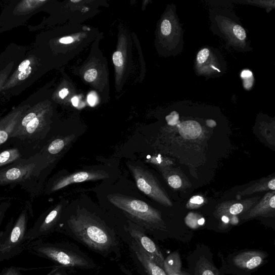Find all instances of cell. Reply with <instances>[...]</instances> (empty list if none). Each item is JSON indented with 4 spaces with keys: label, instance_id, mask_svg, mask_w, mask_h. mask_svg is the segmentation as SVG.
I'll return each instance as SVG.
<instances>
[{
    "label": "cell",
    "instance_id": "7a4b0ae2",
    "mask_svg": "<svg viewBox=\"0 0 275 275\" xmlns=\"http://www.w3.org/2000/svg\"><path fill=\"white\" fill-rule=\"evenodd\" d=\"M69 222L75 236L94 251L104 252L114 244L106 227L89 216L79 215Z\"/></svg>",
    "mask_w": 275,
    "mask_h": 275
},
{
    "label": "cell",
    "instance_id": "44dd1931",
    "mask_svg": "<svg viewBox=\"0 0 275 275\" xmlns=\"http://www.w3.org/2000/svg\"><path fill=\"white\" fill-rule=\"evenodd\" d=\"M98 72L96 69H90V70L85 73L84 79L86 81L90 82L96 80Z\"/></svg>",
    "mask_w": 275,
    "mask_h": 275
},
{
    "label": "cell",
    "instance_id": "6da1fadb",
    "mask_svg": "<svg viewBox=\"0 0 275 275\" xmlns=\"http://www.w3.org/2000/svg\"><path fill=\"white\" fill-rule=\"evenodd\" d=\"M51 163L38 152L0 168V187L19 186L31 197L39 196L43 191Z\"/></svg>",
    "mask_w": 275,
    "mask_h": 275
},
{
    "label": "cell",
    "instance_id": "74e56055",
    "mask_svg": "<svg viewBox=\"0 0 275 275\" xmlns=\"http://www.w3.org/2000/svg\"><path fill=\"white\" fill-rule=\"evenodd\" d=\"M222 221H223V222H224L225 223H228L229 222L228 218H227L226 216H223L222 217Z\"/></svg>",
    "mask_w": 275,
    "mask_h": 275
},
{
    "label": "cell",
    "instance_id": "4fadbf2b",
    "mask_svg": "<svg viewBox=\"0 0 275 275\" xmlns=\"http://www.w3.org/2000/svg\"><path fill=\"white\" fill-rule=\"evenodd\" d=\"M262 254L257 252H247L238 255L235 259L236 264L242 268L252 270L262 262Z\"/></svg>",
    "mask_w": 275,
    "mask_h": 275
},
{
    "label": "cell",
    "instance_id": "30bf717a",
    "mask_svg": "<svg viewBox=\"0 0 275 275\" xmlns=\"http://www.w3.org/2000/svg\"><path fill=\"white\" fill-rule=\"evenodd\" d=\"M29 108L27 106L18 108L0 119V147L10 140L21 117Z\"/></svg>",
    "mask_w": 275,
    "mask_h": 275
},
{
    "label": "cell",
    "instance_id": "d6986e66",
    "mask_svg": "<svg viewBox=\"0 0 275 275\" xmlns=\"http://www.w3.org/2000/svg\"><path fill=\"white\" fill-rule=\"evenodd\" d=\"M210 55V51L208 49L202 50L197 56L198 63L202 64L204 63L208 59Z\"/></svg>",
    "mask_w": 275,
    "mask_h": 275
},
{
    "label": "cell",
    "instance_id": "e0dca14e",
    "mask_svg": "<svg viewBox=\"0 0 275 275\" xmlns=\"http://www.w3.org/2000/svg\"><path fill=\"white\" fill-rule=\"evenodd\" d=\"M242 77L244 80V87L247 89H250L253 85V76L251 71L244 70L242 73Z\"/></svg>",
    "mask_w": 275,
    "mask_h": 275
},
{
    "label": "cell",
    "instance_id": "836d02e7",
    "mask_svg": "<svg viewBox=\"0 0 275 275\" xmlns=\"http://www.w3.org/2000/svg\"><path fill=\"white\" fill-rule=\"evenodd\" d=\"M72 105L74 107H77V106H78V103H79L78 98H77V97L73 98L72 99Z\"/></svg>",
    "mask_w": 275,
    "mask_h": 275
},
{
    "label": "cell",
    "instance_id": "52a82bcc",
    "mask_svg": "<svg viewBox=\"0 0 275 275\" xmlns=\"http://www.w3.org/2000/svg\"><path fill=\"white\" fill-rule=\"evenodd\" d=\"M63 205L59 204L53 209L41 215L33 226L28 230L26 238L30 243L53 232L60 219Z\"/></svg>",
    "mask_w": 275,
    "mask_h": 275
},
{
    "label": "cell",
    "instance_id": "7402d4cb",
    "mask_svg": "<svg viewBox=\"0 0 275 275\" xmlns=\"http://www.w3.org/2000/svg\"><path fill=\"white\" fill-rule=\"evenodd\" d=\"M161 30L164 36H168L171 31V24L167 20H163L161 23Z\"/></svg>",
    "mask_w": 275,
    "mask_h": 275
},
{
    "label": "cell",
    "instance_id": "60d3db41",
    "mask_svg": "<svg viewBox=\"0 0 275 275\" xmlns=\"http://www.w3.org/2000/svg\"><path fill=\"white\" fill-rule=\"evenodd\" d=\"M54 275H60V274H55Z\"/></svg>",
    "mask_w": 275,
    "mask_h": 275
},
{
    "label": "cell",
    "instance_id": "ffe728a7",
    "mask_svg": "<svg viewBox=\"0 0 275 275\" xmlns=\"http://www.w3.org/2000/svg\"><path fill=\"white\" fill-rule=\"evenodd\" d=\"M168 182L170 186L174 189L181 187L182 180L178 175H173L169 177Z\"/></svg>",
    "mask_w": 275,
    "mask_h": 275
},
{
    "label": "cell",
    "instance_id": "5bb4252c",
    "mask_svg": "<svg viewBox=\"0 0 275 275\" xmlns=\"http://www.w3.org/2000/svg\"><path fill=\"white\" fill-rule=\"evenodd\" d=\"M200 124L193 120H188L178 125V131L184 139L189 140H195L199 137L202 132Z\"/></svg>",
    "mask_w": 275,
    "mask_h": 275
},
{
    "label": "cell",
    "instance_id": "ac0fdd59",
    "mask_svg": "<svg viewBox=\"0 0 275 275\" xmlns=\"http://www.w3.org/2000/svg\"><path fill=\"white\" fill-rule=\"evenodd\" d=\"M23 268L16 267V266H11L10 268H6L3 269L0 275H23Z\"/></svg>",
    "mask_w": 275,
    "mask_h": 275
},
{
    "label": "cell",
    "instance_id": "8992f818",
    "mask_svg": "<svg viewBox=\"0 0 275 275\" xmlns=\"http://www.w3.org/2000/svg\"><path fill=\"white\" fill-rule=\"evenodd\" d=\"M130 168L136 186L140 191L162 205H172L165 192L149 171L138 166H131Z\"/></svg>",
    "mask_w": 275,
    "mask_h": 275
},
{
    "label": "cell",
    "instance_id": "9c48e42d",
    "mask_svg": "<svg viewBox=\"0 0 275 275\" xmlns=\"http://www.w3.org/2000/svg\"><path fill=\"white\" fill-rule=\"evenodd\" d=\"M105 176L97 171H80L70 175L57 179L47 186V194L57 192L68 185L80 183L90 180L105 178Z\"/></svg>",
    "mask_w": 275,
    "mask_h": 275
},
{
    "label": "cell",
    "instance_id": "603a6c76",
    "mask_svg": "<svg viewBox=\"0 0 275 275\" xmlns=\"http://www.w3.org/2000/svg\"><path fill=\"white\" fill-rule=\"evenodd\" d=\"M235 36L240 40H244L246 38V33L244 29L240 25H236L234 28Z\"/></svg>",
    "mask_w": 275,
    "mask_h": 275
},
{
    "label": "cell",
    "instance_id": "1f68e13d",
    "mask_svg": "<svg viewBox=\"0 0 275 275\" xmlns=\"http://www.w3.org/2000/svg\"><path fill=\"white\" fill-rule=\"evenodd\" d=\"M268 187L272 191L275 190V179L273 178L270 180L268 184Z\"/></svg>",
    "mask_w": 275,
    "mask_h": 275
},
{
    "label": "cell",
    "instance_id": "e575fe53",
    "mask_svg": "<svg viewBox=\"0 0 275 275\" xmlns=\"http://www.w3.org/2000/svg\"><path fill=\"white\" fill-rule=\"evenodd\" d=\"M202 275H214V273L210 270H205Z\"/></svg>",
    "mask_w": 275,
    "mask_h": 275
},
{
    "label": "cell",
    "instance_id": "3957f363",
    "mask_svg": "<svg viewBox=\"0 0 275 275\" xmlns=\"http://www.w3.org/2000/svg\"><path fill=\"white\" fill-rule=\"evenodd\" d=\"M27 249L31 253L67 267L90 268L93 263L87 257L63 245L43 242L42 239L32 241Z\"/></svg>",
    "mask_w": 275,
    "mask_h": 275
},
{
    "label": "cell",
    "instance_id": "7c38bea8",
    "mask_svg": "<svg viewBox=\"0 0 275 275\" xmlns=\"http://www.w3.org/2000/svg\"><path fill=\"white\" fill-rule=\"evenodd\" d=\"M35 154L36 153L20 145H18V147L7 149L0 153V168L10 165L21 159L29 157Z\"/></svg>",
    "mask_w": 275,
    "mask_h": 275
},
{
    "label": "cell",
    "instance_id": "ab89813d",
    "mask_svg": "<svg viewBox=\"0 0 275 275\" xmlns=\"http://www.w3.org/2000/svg\"><path fill=\"white\" fill-rule=\"evenodd\" d=\"M71 2H73V3H76L80 2V1H71Z\"/></svg>",
    "mask_w": 275,
    "mask_h": 275
},
{
    "label": "cell",
    "instance_id": "277c9868",
    "mask_svg": "<svg viewBox=\"0 0 275 275\" xmlns=\"http://www.w3.org/2000/svg\"><path fill=\"white\" fill-rule=\"evenodd\" d=\"M29 210H22L15 221L12 218L2 232L0 250L1 262L8 260L22 253L30 243L26 238L28 232Z\"/></svg>",
    "mask_w": 275,
    "mask_h": 275
},
{
    "label": "cell",
    "instance_id": "9a60e30c",
    "mask_svg": "<svg viewBox=\"0 0 275 275\" xmlns=\"http://www.w3.org/2000/svg\"><path fill=\"white\" fill-rule=\"evenodd\" d=\"M180 267V263L179 257H176L174 254L169 256L166 260H165L163 270L168 275H172L179 272Z\"/></svg>",
    "mask_w": 275,
    "mask_h": 275
},
{
    "label": "cell",
    "instance_id": "83f0119b",
    "mask_svg": "<svg viewBox=\"0 0 275 275\" xmlns=\"http://www.w3.org/2000/svg\"><path fill=\"white\" fill-rule=\"evenodd\" d=\"M190 202L196 205H201L204 202V199L200 196H194L190 200Z\"/></svg>",
    "mask_w": 275,
    "mask_h": 275
},
{
    "label": "cell",
    "instance_id": "4dcf8cb0",
    "mask_svg": "<svg viewBox=\"0 0 275 275\" xmlns=\"http://www.w3.org/2000/svg\"><path fill=\"white\" fill-rule=\"evenodd\" d=\"M59 97L62 99H65L68 94V90L66 88L63 89L62 90H60L59 92Z\"/></svg>",
    "mask_w": 275,
    "mask_h": 275
},
{
    "label": "cell",
    "instance_id": "f1b7e54d",
    "mask_svg": "<svg viewBox=\"0 0 275 275\" xmlns=\"http://www.w3.org/2000/svg\"><path fill=\"white\" fill-rule=\"evenodd\" d=\"M97 98L96 94H90L88 97V102L90 106H94L96 104Z\"/></svg>",
    "mask_w": 275,
    "mask_h": 275
},
{
    "label": "cell",
    "instance_id": "5b68a950",
    "mask_svg": "<svg viewBox=\"0 0 275 275\" xmlns=\"http://www.w3.org/2000/svg\"><path fill=\"white\" fill-rule=\"evenodd\" d=\"M108 198L109 201L117 208L141 221L152 224L161 220L159 212L142 201L117 195H110Z\"/></svg>",
    "mask_w": 275,
    "mask_h": 275
},
{
    "label": "cell",
    "instance_id": "2e32d148",
    "mask_svg": "<svg viewBox=\"0 0 275 275\" xmlns=\"http://www.w3.org/2000/svg\"><path fill=\"white\" fill-rule=\"evenodd\" d=\"M11 205V203L8 201L0 203V230H1V226L5 218L6 214L8 210L10 209ZM2 232L0 230V250H1L2 246ZM0 262H2L1 260H0Z\"/></svg>",
    "mask_w": 275,
    "mask_h": 275
},
{
    "label": "cell",
    "instance_id": "8fae6325",
    "mask_svg": "<svg viewBox=\"0 0 275 275\" xmlns=\"http://www.w3.org/2000/svg\"><path fill=\"white\" fill-rule=\"evenodd\" d=\"M131 248L148 275H167L165 271L155 263L139 245L133 242Z\"/></svg>",
    "mask_w": 275,
    "mask_h": 275
},
{
    "label": "cell",
    "instance_id": "ba28073f",
    "mask_svg": "<svg viewBox=\"0 0 275 275\" xmlns=\"http://www.w3.org/2000/svg\"><path fill=\"white\" fill-rule=\"evenodd\" d=\"M129 232L134 242L139 245L147 253L153 261L163 269L164 258L157 245L140 227L132 226L129 228Z\"/></svg>",
    "mask_w": 275,
    "mask_h": 275
},
{
    "label": "cell",
    "instance_id": "4316f807",
    "mask_svg": "<svg viewBox=\"0 0 275 275\" xmlns=\"http://www.w3.org/2000/svg\"><path fill=\"white\" fill-rule=\"evenodd\" d=\"M171 113L170 116L167 117V122L170 125H175L178 121V115L174 113Z\"/></svg>",
    "mask_w": 275,
    "mask_h": 275
},
{
    "label": "cell",
    "instance_id": "484cf974",
    "mask_svg": "<svg viewBox=\"0 0 275 275\" xmlns=\"http://www.w3.org/2000/svg\"><path fill=\"white\" fill-rule=\"evenodd\" d=\"M243 209V205L242 204L237 203L231 206L230 212L232 214L237 215L242 212Z\"/></svg>",
    "mask_w": 275,
    "mask_h": 275
},
{
    "label": "cell",
    "instance_id": "f546056e",
    "mask_svg": "<svg viewBox=\"0 0 275 275\" xmlns=\"http://www.w3.org/2000/svg\"><path fill=\"white\" fill-rule=\"evenodd\" d=\"M74 39L71 37H66L60 39L59 42L62 44H68L73 42Z\"/></svg>",
    "mask_w": 275,
    "mask_h": 275
},
{
    "label": "cell",
    "instance_id": "d4e9b609",
    "mask_svg": "<svg viewBox=\"0 0 275 275\" xmlns=\"http://www.w3.org/2000/svg\"><path fill=\"white\" fill-rule=\"evenodd\" d=\"M31 59L30 57L24 59L17 67L15 74L19 73L27 68L31 64Z\"/></svg>",
    "mask_w": 275,
    "mask_h": 275
},
{
    "label": "cell",
    "instance_id": "cb8c5ba5",
    "mask_svg": "<svg viewBox=\"0 0 275 275\" xmlns=\"http://www.w3.org/2000/svg\"><path fill=\"white\" fill-rule=\"evenodd\" d=\"M113 59L115 66L120 67L123 65V57L121 52H116L113 55Z\"/></svg>",
    "mask_w": 275,
    "mask_h": 275
},
{
    "label": "cell",
    "instance_id": "d6a6232c",
    "mask_svg": "<svg viewBox=\"0 0 275 275\" xmlns=\"http://www.w3.org/2000/svg\"><path fill=\"white\" fill-rule=\"evenodd\" d=\"M269 205L272 209L275 208V196L273 195L269 200Z\"/></svg>",
    "mask_w": 275,
    "mask_h": 275
},
{
    "label": "cell",
    "instance_id": "8d00e7d4",
    "mask_svg": "<svg viewBox=\"0 0 275 275\" xmlns=\"http://www.w3.org/2000/svg\"><path fill=\"white\" fill-rule=\"evenodd\" d=\"M205 222V219L204 218H201L198 220V225H203Z\"/></svg>",
    "mask_w": 275,
    "mask_h": 275
},
{
    "label": "cell",
    "instance_id": "d590c367",
    "mask_svg": "<svg viewBox=\"0 0 275 275\" xmlns=\"http://www.w3.org/2000/svg\"><path fill=\"white\" fill-rule=\"evenodd\" d=\"M209 122L210 123H209L207 122V124L208 125V126H209L210 127H213L215 126L216 125V122H214L213 120H209Z\"/></svg>",
    "mask_w": 275,
    "mask_h": 275
},
{
    "label": "cell",
    "instance_id": "f35d334b",
    "mask_svg": "<svg viewBox=\"0 0 275 275\" xmlns=\"http://www.w3.org/2000/svg\"><path fill=\"white\" fill-rule=\"evenodd\" d=\"M172 275H184V274L178 272V273H175V274H172Z\"/></svg>",
    "mask_w": 275,
    "mask_h": 275
}]
</instances>
